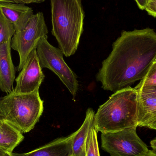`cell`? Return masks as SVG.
<instances>
[{"mask_svg": "<svg viewBox=\"0 0 156 156\" xmlns=\"http://www.w3.org/2000/svg\"><path fill=\"white\" fill-rule=\"evenodd\" d=\"M43 111L39 89L28 93L13 90L0 97V117L23 133L34 129Z\"/></svg>", "mask_w": 156, "mask_h": 156, "instance_id": "4", "label": "cell"}, {"mask_svg": "<svg viewBox=\"0 0 156 156\" xmlns=\"http://www.w3.org/2000/svg\"><path fill=\"white\" fill-rule=\"evenodd\" d=\"M97 133L93 126L90 130L86 142V156H100Z\"/></svg>", "mask_w": 156, "mask_h": 156, "instance_id": "17", "label": "cell"}, {"mask_svg": "<svg viewBox=\"0 0 156 156\" xmlns=\"http://www.w3.org/2000/svg\"><path fill=\"white\" fill-rule=\"evenodd\" d=\"M138 93V126L146 127L156 118V98L147 94Z\"/></svg>", "mask_w": 156, "mask_h": 156, "instance_id": "13", "label": "cell"}, {"mask_svg": "<svg viewBox=\"0 0 156 156\" xmlns=\"http://www.w3.org/2000/svg\"><path fill=\"white\" fill-rule=\"evenodd\" d=\"M52 34L66 57L76 53L83 32L81 0H50Z\"/></svg>", "mask_w": 156, "mask_h": 156, "instance_id": "3", "label": "cell"}, {"mask_svg": "<svg viewBox=\"0 0 156 156\" xmlns=\"http://www.w3.org/2000/svg\"><path fill=\"white\" fill-rule=\"evenodd\" d=\"M143 156H156V152L153 150H149Z\"/></svg>", "mask_w": 156, "mask_h": 156, "instance_id": "23", "label": "cell"}, {"mask_svg": "<svg viewBox=\"0 0 156 156\" xmlns=\"http://www.w3.org/2000/svg\"><path fill=\"white\" fill-rule=\"evenodd\" d=\"M15 32L12 24L0 12V44L11 40Z\"/></svg>", "mask_w": 156, "mask_h": 156, "instance_id": "16", "label": "cell"}, {"mask_svg": "<svg viewBox=\"0 0 156 156\" xmlns=\"http://www.w3.org/2000/svg\"><path fill=\"white\" fill-rule=\"evenodd\" d=\"M156 59V33L152 28L123 31L102 63L96 79L105 90L115 92L144 79Z\"/></svg>", "mask_w": 156, "mask_h": 156, "instance_id": "1", "label": "cell"}, {"mask_svg": "<svg viewBox=\"0 0 156 156\" xmlns=\"http://www.w3.org/2000/svg\"><path fill=\"white\" fill-rule=\"evenodd\" d=\"M136 127L101 133V147L111 156H143L149 149L136 132Z\"/></svg>", "mask_w": 156, "mask_h": 156, "instance_id": "6", "label": "cell"}, {"mask_svg": "<svg viewBox=\"0 0 156 156\" xmlns=\"http://www.w3.org/2000/svg\"><path fill=\"white\" fill-rule=\"evenodd\" d=\"M139 8L141 10H145L149 0H135Z\"/></svg>", "mask_w": 156, "mask_h": 156, "instance_id": "20", "label": "cell"}, {"mask_svg": "<svg viewBox=\"0 0 156 156\" xmlns=\"http://www.w3.org/2000/svg\"><path fill=\"white\" fill-rule=\"evenodd\" d=\"M138 92L143 93L147 94L150 95H153L156 98V90L155 91H148Z\"/></svg>", "mask_w": 156, "mask_h": 156, "instance_id": "24", "label": "cell"}, {"mask_svg": "<svg viewBox=\"0 0 156 156\" xmlns=\"http://www.w3.org/2000/svg\"><path fill=\"white\" fill-rule=\"evenodd\" d=\"M4 120L3 119L2 117H0V129L2 127L3 124Z\"/></svg>", "mask_w": 156, "mask_h": 156, "instance_id": "25", "label": "cell"}, {"mask_svg": "<svg viewBox=\"0 0 156 156\" xmlns=\"http://www.w3.org/2000/svg\"><path fill=\"white\" fill-rule=\"evenodd\" d=\"M94 115L93 110L91 108H88L83 123L75 132L72 146L74 156H86V142L90 130L94 126Z\"/></svg>", "mask_w": 156, "mask_h": 156, "instance_id": "12", "label": "cell"}, {"mask_svg": "<svg viewBox=\"0 0 156 156\" xmlns=\"http://www.w3.org/2000/svg\"><path fill=\"white\" fill-rule=\"evenodd\" d=\"M48 34L44 14L41 12L34 14L23 30L15 33L11 39V47L19 55L17 71H21L29 54L36 48L40 38Z\"/></svg>", "mask_w": 156, "mask_h": 156, "instance_id": "7", "label": "cell"}, {"mask_svg": "<svg viewBox=\"0 0 156 156\" xmlns=\"http://www.w3.org/2000/svg\"><path fill=\"white\" fill-rule=\"evenodd\" d=\"M145 10L148 14L156 17V0H149Z\"/></svg>", "mask_w": 156, "mask_h": 156, "instance_id": "19", "label": "cell"}, {"mask_svg": "<svg viewBox=\"0 0 156 156\" xmlns=\"http://www.w3.org/2000/svg\"><path fill=\"white\" fill-rule=\"evenodd\" d=\"M39 64L36 49L35 48L27 57L17 77L14 91L28 93L39 89L45 76Z\"/></svg>", "mask_w": 156, "mask_h": 156, "instance_id": "8", "label": "cell"}, {"mask_svg": "<svg viewBox=\"0 0 156 156\" xmlns=\"http://www.w3.org/2000/svg\"><path fill=\"white\" fill-rule=\"evenodd\" d=\"M23 139V133L4 120L0 129V147L5 152L12 153Z\"/></svg>", "mask_w": 156, "mask_h": 156, "instance_id": "14", "label": "cell"}, {"mask_svg": "<svg viewBox=\"0 0 156 156\" xmlns=\"http://www.w3.org/2000/svg\"><path fill=\"white\" fill-rule=\"evenodd\" d=\"M11 40L0 44V90L6 94L14 90L16 68L12 59Z\"/></svg>", "mask_w": 156, "mask_h": 156, "instance_id": "9", "label": "cell"}, {"mask_svg": "<svg viewBox=\"0 0 156 156\" xmlns=\"http://www.w3.org/2000/svg\"><path fill=\"white\" fill-rule=\"evenodd\" d=\"M5 152V151L3 149L0 147V156H3Z\"/></svg>", "mask_w": 156, "mask_h": 156, "instance_id": "27", "label": "cell"}, {"mask_svg": "<svg viewBox=\"0 0 156 156\" xmlns=\"http://www.w3.org/2000/svg\"><path fill=\"white\" fill-rule=\"evenodd\" d=\"M150 144L153 150L156 152V137L151 141Z\"/></svg>", "mask_w": 156, "mask_h": 156, "instance_id": "22", "label": "cell"}, {"mask_svg": "<svg viewBox=\"0 0 156 156\" xmlns=\"http://www.w3.org/2000/svg\"><path fill=\"white\" fill-rule=\"evenodd\" d=\"M45 0H0V3L3 2H10L13 3L28 4L31 3H40Z\"/></svg>", "mask_w": 156, "mask_h": 156, "instance_id": "18", "label": "cell"}, {"mask_svg": "<svg viewBox=\"0 0 156 156\" xmlns=\"http://www.w3.org/2000/svg\"><path fill=\"white\" fill-rule=\"evenodd\" d=\"M0 12L12 24L16 32L23 30L34 14L32 8L25 4L10 2L1 3Z\"/></svg>", "mask_w": 156, "mask_h": 156, "instance_id": "11", "label": "cell"}, {"mask_svg": "<svg viewBox=\"0 0 156 156\" xmlns=\"http://www.w3.org/2000/svg\"><path fill=\"white\" fill-rule=\"evenodd\" d=\"M146 127L156 130V118L147 124Z\"/></svg>", "mask_w": 156, "mask_h": 156, "instance_id": "21", "label": "cell"}, {"mask_svg": "<svg viewBox=\"0 0 156 156\" xmlns=\"http://www.w3.org/2000/svg\"><path fill=\"white\" fill-rule=\"evenodd\" d=\"M11 153H8V152H5L3 156H13L12 155Z\"/></svg>", "mask_w": 156, "mask_h": 156, "instance_id": "26", "label": "cell"}, {"mask_svg": "<svg viewBox=\"0 0 156 156\" xmlns=\"http://www.w3.org/2000/svg\"><path fill=\"white\" fill-rule=\"evenodd\" d=\"M75 134L74 133L67 137L56 139L28 153L11 154L13 156H74L72 146Z\"/></svg>", "mask_w": 156, "mask_h": 156, "instance_id": "10", "label": "cell"}, {"mask_svg": "<svg viewBox=\"0 0 156 156\" xmlns=\"http://www.w3.org/2000/svg\"><path fill=\"white\" fill-rule=\"evenodd\" d=\"M36 49L41 68L55 73L75 98L79 88L77 76L65 62L62 51L50 44L47 35L40 38Z\"/></svg>", "mask_w": 156, "mask_h": 156, "instance_id": "5", "label": "cell"}, {"mask_svg": "<svg viewBox=\"0 0 156 156\" xmlns=\"http://www.w3.org/2000/svg\"><path fill=\"white\" fill-rule=\"evenodd\" d=\"M135 88L138 92L156 90V59L145 76Z\"/></svg>", "mask_w": 156, "mask_h": 156, "instance_id": "15", "label": "cell"}, {"mask_svg": "<svg viewBox=\"0 0 156 156\" xmlns=\"http://www.w3.org/2000/svg\"><path fill=\"white\" fill-rule=\"evenodd\" d=\"M138 91L131 86L115 92L94 115L96 132L113 133L138 126Z\"/></svg>", "mask_w": 156, "mask_h": 156, "instance_id": "2", "label": "cell"}]
</instances>
